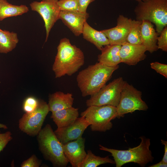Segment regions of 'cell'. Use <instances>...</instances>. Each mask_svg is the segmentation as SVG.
Masks as SVG:
<instances>
[{
	"label": "cell",
	"instance_id": "8fae6325",
	"mask_svg": "<svg viewBox=\"0 0 167 167\" xmlns=\"http://www.w3.org/2000/svg\"><path fill=\"white\" fill-rule=\"evenodd\" d=\"M89 126V124L85 118L81 116L69 125L57 128L54 132L59 141L64 144L82 137L84 131Z\"/></svg>",
	"mask_w": 167,
	"mask_h": 167
},
{
	"label": "cell",
	"instance_id": "836d02e7",
	"mask_svg": "<svg viewBox=\"0 0 167 167\" xmlns=\"http://www.w3.org/2000/svg\"><path fill=\"white\" fill-rule=\"evenodd\" d=\"M0 128H2L4 129H6L7 128V127L6 125L0 123Z\"/></svg>",
	"mask_w": 167,
	"mask_h": 167
},
{
	"label": "cell",
	"instance_id": "2e32d148",
	"mask_svg": "<svg viewBox=\"0 0 167 167\" xmlns=\"http://www.w3.org/2000/svg\"><path fill=\"white\" fill-rule=\"evenodd\" d=\"M159 35L154 28L152 23L148 20L142 21V44L145 47L147 51L152 53L157 50V39Z\"/></svg>",
	"mask_w": 167,
	"mask_h": 167
},
{
	"label": "cell",
	"instance_id": "52a82bcc",
	"mask_svg": "<svg viewBox=\"0 0 167 167\" xmlns=\"http://www.w3.org/2000/svg\"><path fill=\"white\" fill-rule=\"evenodd\" d=\"M142 92L125 81L121 93L119 104L116 107L117 118L136 110L146 111L148 106L142 99Z\"/></svg>",
	"mask_w": 167,
	"mask_h": 167
},
{
	"label": "cell",
	"instance_id": "6da1fadb",
	"mask_svg": "<svg viewBox=\"0 0 167 167\" xmlns=\"http://www.w3.org/2000/svg\"><path fill=\"white\" fill-rule=\"evenodd\" d=\"M57 49V54L52 66L55 78L65 75L71 76L84 65L83 52L79 48L72 45L68 39H62Z\"/></svg>",
	"mask_w": 167,
	"mask_h": 167
},
{
	"label": "cell",
	"instance_id": "277c9868",
	"mask_svg": "<svg viewBox=\"0 0 167 167\" xmlns=\"http://www.w3.org/2000/svg\"><path fill=\"white\" fill-rule=\"evenodd\" d=\"M37 136L39 149L45 159L54 166H66L69 162L64 153L63 144L57 138L51 125L46 124Z\"/></svg>",
	"mask_w": 167,
	"mask_h": 167
},
{
	"label": "cell",
	"instance_id": "ac0fdd59",
	"mask_svg": "<svg viewBox=\"0 0 167 167\" xmlns=\"http://www.w3.org/2000/svg\"><path fill=\"white\" fill-rule=\"evenodd\" d=\"M78 110L72 106L52 112L51 118L58 128L67 126L73 123L79 117Z\"/></svg>",
	"mask_w": 167,
	"mask_h": 167
},
{
	"label": "cell",
	"instance_id": "d6a6232c",
	"mask_svg": "<svg viewBox=\"0 0 167 167\" xmlns=\"http://www.w3.org/2000/svg\"><path fill=\"white\" fill-rule=\"evenodd\" d=\"M149 167H167V163H165L161 161L159 162L150 165Z\"/></svg>",
	"mask_w": 167,
	"mask_h": 167
},
{
	"label": "cell",
	"instance_id": "4fadbf2b",
	"mask_svg": "<svg viewBox=\"0 0 167 167\" xmlns=\"http://www.w3.org/2000/svg\"><path fill=\"white\" fill-rule=\"evenodd\" d=\"M85 139L82 137L63 144L64 153L73 167H80L87 153L85 150Z\"/></svg>",
	"mask_w": 167,
	"mask_h": 167
},
{
	"label": "cell",
	"instance_id": "7c38bea8",
	"mask_svg": "<svg viewBox=\"0 0 167 167\" xmlns=\"http://www.w3.org/2000/svg\"><path fill=\"white\" fill-rule=\"evenodd\" d=\"M131 19L119 15L115 27L101 31L109 40V45H122L127 42L131 27Z\"/></svg>",
	"mask_w": 167,
	"mask_h": 167
},
{
	"label": "cell",
	"instance_id": "ba28073f",
	"mask_svg": "<svg viewBox=\"0 0 167 167\" xmlns=\"http://www.w3.org/2000/svg\"><path fill=\"white\" fill-rule=\"evenodd\" d=\"M125 81L122 77L113 80L105 85L97 93L91 96L86 102L88 106L109 105L116 107Z\"/></svg>",
	"mask_w": 167,
	"mask_h": 167
},
{
	"label": "cell",
	"instance_id": "3957f363",
	"mask_svg": "<svg viewBox=\"0 0 167 167\" xmlns=\"http://www.w3.org/2000/svg\"><path fill=\"white\" fill-rule=\"evenodd\" d=\"M141 142L138 146L129 148L126 150H119L108 148L99 145L100 150L109 152L113 157L116 167H121L130 162L137 163L144 167L154 159L152 153L149 149L150 139L144 136L139 137Z\"/></svg>",
	"mask_w": 167,
	"mask_h": 167
},
{
	"label": "cell",
	"instance_id": "8992f818",
	"mask_svg": "<svg viewBox=\"0 0 167 167\" xmlns=\"http://www.w3.org/2000/svg\"><path fill=\"white\" fill-rule=\"evenodd\" d=\"M88 107L80 115L87 120L92 131L105 132L112 128L111 121L117 118L116 107L109 105Z\"/></svg>",
	"mask_w": 167,
	"mask_h": 167
},
{
	"label": "cell",
	"instance_id": "d4e9b609",
	"mask_svg": "<svg viewBox=\"0 0 167 167\" xmlns=\"http://www.w3.org/2000/svg\"><path fill=\"white\" fill-rule=\"evenodd\" d=\"M58 3L60 11H78V0H58Z\"/></svg>",
	"mask_w": 167,
	"mask_h": 167
},
{
	"label": "cell",
	"instance_id": "ffe728a7",
	"mask_svg": "<svg viewBox=\"0 0 167 167\" xmlns=\"http://www.w3.org/2000/svg\"><path fill=\"white\" fill-rule=\"evenodd\" d=\"M82 34L84 39L93 44L99 50L109 45V40L105 34L101 31L92 28L86 21L84 23Z\"/></svg>",
	"mask_w": 167,
	"mask_h": 167
},
{
	"label": "cell",
	"instance_id": "f1b7e54d",
	"mask_svg": "<svg viewBox=\"0 0 167 167\" xmlns=\"http://www.w3.org/2000/svg\"><path fill=\"white\" fill-rule=\"evenodd\" d=\"M151 67L157 73L167 78V65L158 62H152L150 63Z\"/></svg>",
	"mask_w": 167,
	"mask_h": 167
},
{
	"label": "cell",
	"instance_id": "cb8c5ba5",
	"mask_svg": "<svg viewBox=\"0 0 167 167\" xmlns=\"http://www.w3.org/2000/svg\"><path fill=\"white\" fill-rule=\"evenodd\" d=\"M142 23L141 21L131 19L130 29L127 42L134 44H142Z\"/></svg>",
	"mask_w": 167,
	"mask_h": 167
},
{
	"label": "cell",
	"instance_id": "1f68e13d",
	"mask_svg": "<svg viewBox=\"0 0 167 167\" xmlns=\"http://www.w3.org/2000/svg\"><path fill=\"white\" fill-rule=\"evenodd\" d=\"M161 143L165 145L164 154L161 161L167 163V141L163 139H161Z\"/></svg>",
	"mask_w": 167,
	"mask_h": 167
},
{
	"label": "cell",
	"instance_id": "83f0119b",
	"mask_svg": "<svg viewBox=\"0 0 167 167\" xmlns=\"http://www.w3.org/2000/svg\"><path fill=\"white\" fill-rule=\"evenodd\" d=\"M41 161L35 155H33L26 160L23 161L21 165V167H39Z\"/></svg>",
	"mask_w": 167,
	"mask_h": 167
},
{
	"label": "cell",
	"instance_id": "603a6c76",
	"mask_svg": "<svg viewBox=\"0 0 167 167\" xmlns=\"http://www.w3.org/2000/svg\"><path fill=\"white\" fill-rule=\"evenodd\" d=\"M107 163L115 164V162L114 160L110 158L109 156L104 157L96 156L91 150H88L80 167H96Z\"/></svg>",
	"mask_w": 167,
	"mask_h": 167
},
{
	"label": "cell",
	"instance_id": "5bb4252c",
	"mask_svg": "<svg viewBox=\"0 0 167 167\" xmlns=\"http://www.w3.org/2000/svg\"><path fill=\"white\" fill-rule=\"evenodd\" d=\"M89 16L87 12L61 11L59 19L62 20L75 36H79L82 34L84 23Z\"/></svg>",
	"mask_w": 167,
	"mask_h": 167
},
{
	"label": "cell",
	"instance_id": "f546056e",
	"mask_svg": "<svg viewBox=\"0 0 167 167\" xmlns=\"http://www.w3.org/2000/svg\"><path fill=\"white\" fill-rule=\"evenodd\" d=\"M10 131L0 133V152L3 151L9 142L12 139Z\"/></svg>",
	"mask_w": 167,
	"mask_h": 167
},
{
	"label": "cell",
	"instance_id": "30bf717a",
	"mask_svg": "<svg viewBox=\"0 0 167 167\" xmlns=\"http://www.w3.org/2000/svg\"><path fill=\"white\" fill-rule=\"evenodd\" d=\"M58 0H41L35 1L30 6L32 11L38 12L42 17L45 23L46 42L49 32L55 23L59 19L60 10L58 5Z\"/></svg>",
	"mask_w": 167,
	"mask_h": 167
},
{
	"label": "cell",
	"instance_id": "4dcf8cb0",
	"mask_svg": "<svg viewBox=\"0 0 167 167\" xmlns=\"http://www.w3.org/2000/svg\"><path fill=\"white\" fill-rule=\"evenodd\" d=\"M95 0H78L79 10L78 11L86 13L88 5Z\"/></svg>",
	"mask_w": 167,
	"mask_h": 167
},
{
	"label": "cell",
	"instance_id": "e575fe53",
	"mask_svg": "<svg viewBox=\"0 0 167 167\" xmlns=\"http://www.w3.org/2000/svg\"><path fill=\"white\" fill-rule=\"evenodd\" d=\"M135 0L137 1V2H138V1H144V0Z\"/></svg>",
	"mask_w": 167,
	"mask_h": 167
},
{
	"label": "cell",
	"instance_id": "4316f807",
	"mask_svg": "<svg viewBox=\"0 0 167 167\" xmlns=\"http://www.w3.org/2000/svg\"><path fill=\"white\" fill-rule=\"evenodd\" d=\"M158 49L167 51V26L163 29L157 39Z\"/></svg>",
	"mask_w": 167,
	"mask_h": 167
},
{
	"label": "cell",
	"instance_id": "9a60e30c",
	"mask_svg": "<svg viewBox=\"0 0 167 167\" xmlns=\"http://www.w3.org/2000/svg\"><path fill=\"white\" fill-rule=\"evenodd\" d=\"M146 51L142 44H134L126 42L121 45L120 49L121 62L130 66L136 65L145 59Z\"/></svg>",
	"mask_w": 167,
	"mask_h": 167
},
{
	"label": "cell",
	"instance_id": "5b68a950",
	"mask_svg": "<svg viewBox=\"0 0 167 167\" xmlns=\"http://www.w3.org/2000/svg\"><path fill=\"white\" fill-rule=\"evenodd\" d=\"M134 12L136 20L148 21L154 24L160 34L167 26V0H145L138 1Z\"/></svg>",
	"mask_w": 167,
	"mask_h": 167
},
{
	"label": "cell",
	"instance_id": "484cf974",
	"mask_svg": "<svg viewBox=\"0 0 167 167\" xmlns=\"http://www.w3.org/2000/svg\"><path fill=\"white\" fill-rule=\"evenodd\" d=\"M39 104V100L33 96H29L24 100L23 109L25 113H30L34 111Z\"/></svg>",
	"mask_w": 167,
	"mask_h": 167
},
{
	"label": "cell",
	"instance_id": "7402d4cb",
	"mask_svg": "<svg viewBox=\"0 0 167 167\" xmlns=\"http://www.w3.org/2000/svg\"><path fill=\"white\" fill-rule=\"evenodd\" d=\"M19 42L17 34L0 28V53L7 54L16 47Z\"/></svg>",
	"mask_w": 167,
	"mask_h": 167
},
{
	"label": "cell",
	"instance_id": "d6986e66",
	"mask_svg": "<svg viewBox=\"0 0 167 167\" xmlns=\"http://www.w3.org/2000/svg\"><path fill=\"white\" fill-rule=\"evenodd\" d=\"M74 99L71 93L57 92L49 96L48 104L49 111L52 112L72 106Z\"/></svg>",
	"mask_w": 167,
	"mask_h": 167
},
{
	"label": "cell",
	"instance_id": "7a4b0ae2",
	"mask_svg": "<svg viewBox=\"0 0 167 167\" xmlns=\"http://www.w3.org/2000/svg\"><path fill=\"white\" fill-rule=\"evenodd\" d=\"M118 68V65L110 67L98 62L80 71L76 79L82 96H92L97 93Z\"/></svg>",
	"mask_w": 167,
	"mask_h": 167
},
{
	"label": "cell",
	"instance_id": "44dd1931",
	"mask_svg": "<svg viewBox=\"0 0 167 167\" xmlns=\"http://www.w3.org/2000/svg\"><path fill=\"white\" fill-rule=\"evenodd\" d=\"M28 11V8L25 5H14L6 0H0V21L7 18L21 15Z\"/></svg>",
	"mask_w": 167,
	"mask_h": 167
},
{
	"label": "cell",
	"instance_id": "9c48e42d",
	"mask_svg": "<svg viewBox=\"0 0 167 167\" xmlns=\"http://www.w3.org/2000/svg\"><path fill=\"white\" fill-rule=\"evenodd\" d=\"M49 111L48 104L39 100L38 106L34 111L25 113L20 119L19 129L30 136L37 135L42 129L45 119Z\"/></svg>",
	"mask_w": 167,
	"mask_h": 167
},
{
	"label": "cell",
	"instance_id": "e0dca14e",
	"mask_svg": "<svg viewBox=\"0 0 167 167\" xmlns=\"http://www.w3.org/2000/svg\"><path fill=\"white\" fill-rule=\"evenodd\" d=\"M121 45H108L101 49V53L98 56V62L106 66L114 67L122 62L120 55Z\"/></svg>",
	"mask_w": 167,
	"mask_h": 167
}]
</instances>
